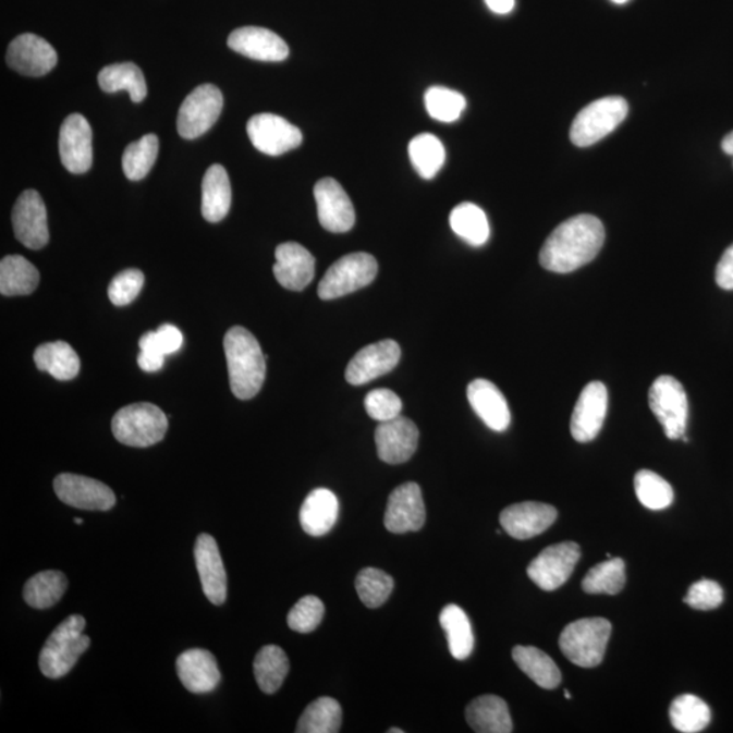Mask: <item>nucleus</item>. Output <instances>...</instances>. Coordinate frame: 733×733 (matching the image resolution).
Listing matches in <instances>:
<instances>
[{"instance_id":"obj_8","label":"nucleus","mask_w":733,"mask_h":733,"mask_svg":"<svg viewBox=\"0 0 733 733\" xmlns=\"http://www.w3.org/2000/svg\"><path fill=\"white\" fill-rule=\"evenodd\" d=\"M649 407L671 440L683 438L686 433L688 402L685 389L680 380L670 375L656 378L649 389Z\"/></svg>"},{"instance_id":"obj_48","label":"nucleus","mask_w":733,"mask_h":733,"mask_svg":"<svg viewBox=\"0 0 733 733\" xmlns=\"http://www.w3.org/2000/svg\"><path fill=\"white\" fill-rule=\"evenodd\" d=\"M365 407L369 417L383 423L401 416L402 401L394 391L377 389L366 395Z\"/></svg>"},{"instance_id":"obj_17","label":"nucleus","mask_w":733,"mask_h":733,"mask_svg":"<svg viewBox=\"0 0 733 733\" xmlns=\"http://www.w3.org/2000/svg\"><path fill=\"white\" fill-rule=\"evenodd\" d=\"M426 505L416 482H406L391 492L384 514V527L390 533L422 530L426 523Z\"/></svg>"},{"instance_id":"obj_35","label":"nucleus","mask_w":733,"mask_h":733,"mask_svg":"<svg viewBox=\"0 0 733 733\" xmlns=\"http://www.w3.org/2000/svg\"><path fill=\"white\" fill-rule=\"evenodd\" d=\"M448 643L450 653L456 660H466L474 649V635L471 620L460 606L448 604L439 616Z\"/></svg>"},{"instance_id":"obj_4","label":"nucleus","mask_w":733,"mask_h":733,"mask_svg":"<svg viewBox=\"0 0 733 733\" xmlns=\"http://www.w3.org/2000/svg\"><path fill=\"white\" fill-rule=\"evenodd\" d=\"M168 428V416L148 402L123 407L112 420L114 438L130 448L145 449L161 442Z\"/></svg>"},{"instance_id":"obj_52","label":"nucleus","mask_w":733,"mask_h":733,"mask_svg":"<svg viewBox=\"0 0 733 733\" xmlns=\"http://www.w3.org/2000/svg\"><path fill=\"white\" fill-rule=\"evenodd\" d=\"M137 363H139V367L143 371L156 372L162 368L164 355L161 354V352L141 351L139 357H137Z\"/></svg>"},{"instance_id":"obj_27","label":"nucleus","mask_w":733,"mask_h":733,"mask_svg":"<svg viewBox=\"0 0 733 733\" xmlns=\"http://www.w3.org/2000/svg\"><path fill=\"white\" fill-rule=\"evenodd\" d=\"M339 511V499L332 490L314 489L303 501L300 512L301 526L308 536H327L338 522Z\"/></svg>"},{"instance_id":"obj_44","label":"nucleus","mask_w":733,"mask_h":733,"mask_svg":"<svg viewBox=\"0 0 733 733\" xmlns=\"http://www.w3.org/2000/svg\"><path fill=\"white\" fill-rule=\"evenodd\" d=\"M393 588V577L377 567H365L356 577V591L369 609L380 608L389 599Z\"/></svg>"},{"instance_id":"obj_28","label":"nucleus","mask_w":733,"mask_h":733,"mask_svg":"<svg viewBox=\"0 0 733 733\" xmlns=\"http://www.w3.org/2000/svg\"><path fill=\"white\" fill-rule=\"evenodd\" d=\"M466 720L478 733H511L514 729L509 705L492 694L473 699L466 708Z\"/></svg>"},{"instance_id":"obj_9","label":"nucleus","mask_w":733,"mask_h":733,"mask_svg":"<svg viewBox=\"0 0 733 733\" xmlns=\"http://www.w3.org/2000/svg\"><path fill=\"white\" fill-rule=\"evenodd\" d=\"M223 109V94L213 85L196 87L181 105L178 131L184 139H197L212 129Z\"/></svg>"},{"instance_id":"obj_46","label":"nucleus","mask_w":733,"mask_h":733,"mask_svg":"<svg viewBox=\"0 0 733 733\" xmlns=\"http://www.w3.org/2000/svg\"><path fill=\"white\" fill-rule=\"evenodd\" d=\"M325 604L322 600L307 595L297 600L294 608L291 609L289 616H286V624L292 631L297 633H311L317 630L323 620Z\"/></svg>"},{"instance_id":"obj_13","label":"nucleus","mask_w":733,"mask_h":733,"mask_svg":"<svg viewBox=\"0 0 733 733\" xmlns=\"http://www.w3.org/2000/svg\"><path fill=\"white\" fill-rule=\"evenodd\" d=\"M13 229L16 240L29 249H42L49 241L46 204L40 193L27 190L13 208Z\"/></svg>"},{"instance_id":"obj_29","label":"nucleus","mask_w":733,"mask_h":733,"mask_svg":"<svg viewBox=\"0 0 733 733\" xmlns=\"http://www.w3.org/2000/svg\"><path fill=\"white\" fill-rule=\"evenodd\" d=\"M231 207V185L222 164L209 167L203 180L201 212L209 223L228 217Z\"/></svg>"},{"instance_id":"obj_22","label":"nucleus","mask_w":733,"mask_h":733,"mask_svg":"<svg viewBox=\"0 0 733 733\" xmlns=\"http://www.w3.org/2000/svg\"><path fill=\"white\" fill-rule=\"evenodd\" d=\"M555 520L554 506L537 503V501H525V503L506 506L500 515L501 527L504 532L521 541L547 532Z\"/></svg>"},{"instance_id":"obj_43","label":"nucleus","mask_w":733,"mask_h":733,"mask_svg":"<svg viewBox=\"0 0 733 733\" xmlns=\"http://www.w3.org/2000/svg\"><path fill=\"white\" fill-rule=\"evenodd\" d=\"M637 499L645 509L661 511L674 503V489L663 477L650 471H640L635 477Z\"/></svg>"},{"instance_id":"obj_21","label":"nucleus","mask_w":733,"mask_h":733,"mask_svg":"<svg viewBox=\"0 0 733 733\" xmlns=\"http://www.w3.org/2000/svg\"><path fill=\"white\" fill-rule=\"evenodd\" d=\"M400 359L401 349L394 340L379 341L357 352L346 367L345 378L351 384H366L393 371Z\"/></svg>"},{"instance_id":"obj_54","label":"nucleus","mask_w":733,"mask_h":733,"mask_svg":"<svg viewBox=\"0 0 733 733\" xmlns=\"http://www.w3.org/2000/svg\"><path fill=\"white\" fill-rule=\"evenodd\" d=\"M721 148H723L725 154L733 157V132L724 137Z\"/></svg>"},{"instance_id":"obj_34","label":"nucleus","mask_w":733,"mask_h":733,"mask_svg":"<svg viewBox=\"0 0 733 733\" xmlns=\"http://www.w3.org/2000/svg\"><path fill=\"white\" fill-rule=\"evenodd\" d=\"M98 84L103 91L126 90L134 102H142L147 96V84L142 70L134 63L108 65L99 71Z\"/></svg>"},{"instance_id":"obj_33","label":"nucleus","mask_w":733,"mask_h":733,"mask_svg":"<svg viewBox=\"0 0 733 733\" xmlns=\"http://www.w3.org/2000/svg\"><path fill=\"white\" fill-rule=\"evenodd\" d=\"M253 669H255V677L261 692L274 694L289 675L290 660L278 645H266L258 650Z\"/></svg>"},{"instance_id":"obj_23","label":"nucleus","mask_w":733,"mask_h":733,"mask_svg":"<svg viewBox=\"0 0 733 733\" xmlns=\"http://www.w3.org/2000/svg\"><path fill=\"white\" fill-rule=\"evenodd\" d=\"M228 46L258 62H283L290 54V48L283 38L258 26H245L234 30L229 36Z\"/></svg>"},{"instance_id":"obj_40","label":"nucleus","mask_w":733,"mask_h":733,"mask_svg":"<svg viewBox=\"0 0 733 733\" xmlns=\"http://www.w3.org/2000/svg\"><path fill=\"white\" fill-rule=\"evenodd\" d=\"M411 162L418 175L432 180L440 172L445 161V151L442 142L432 134H420L407 147Z\"/></svg>"},{"instance_id":"obj_10","label":"nucleus","mask_w":733,"mask_h":733,"mask_svg":"<svg viewBox=\"0 0 733 733\" xmlns=\"http://www.w3.org/2000/svg\"><path fill=\"white\" fill-rule=\"evenodd\" d=\"M581 555V548L575 542L553 545L530 562L527 575L543 591H554L571 577Z\"/></svg>"},{"instance_id":"obj_31","label":"nucleus","mask_w":733,"mask_h":733,"mask_svg":"<svg viewBox=\"0 0 733 733\" xmlns=\"http://www.w3.org/2000/svg\"><path fill=\"white\" fill-rule=\"evenodd\" d=\"M512 658H514L516 665L539 687L551 691V688L560 685L561 671L553 659L543 650L520 645L512 650Z\"/></svg>"},{"instance_id":"obj_56","label":"nucleus","mask_w":733,"mask_h":733,"mask_svg":"<svg viewBox=\"0 0 733 733\" xmlns=\"http://www.w3.org/2000/svg\"><path fill=\"white\" fill-rule=\"evenodd\" d=\"M74 521H75V525H78V526L84 525V521H82L81 517H75Z\"/></svg>"},{"instance_id":"obj_55","label":"nucleus","mask_w":733,"mask_h":733,"mask_svg":"<svg viewBox=\"0 0 733 733\" xmlns=\"http://www.w3.org/2000/svg\"><path fill=\"white\" fill-rule=\"evenodd\" d=\"M611 2H613L615 4H624L626 2H630V0H611Z\"/></svg>"},{"instance_id":"obj_14","label":"nucleus","mask_w":733,"mask_h":733,"mask_svg":"<svg viewBox=\"0 0 733 733\" xmlns=\"http://www.w3.org/2000/svg\"><path fill=\"white\" fill-rule=\"evenodd\" d=\"M609 394L602 382H591L583 389L571 418V433L578 443L592 442L608 415Z\"/></svg>"},{"instance_id":"obj_26","label":"nucleus","mask_w":733,"mask_h":733,"mask_svg":"<svg viewBox=\"0 0 733 733\" xmlns=\"http://www.w3.org/2000/svg\"><path fill=\"white\" fill-rule=\"evenodd\" d=\"M467 400L485 426L494 432H504L511 424V412L498 386L487 379L473 380L467 388Z\"/></svg>"},{"instance_id":"obj_16","label":"nucleus","mask_w":733,"mask_h":733,"mask_svg":"<svg viewBox=\"0 0 733 733\" xmlns=\"http://www.w3.org/2000/svg\"><path fill=\"white\" fill-rule=\"evenodd\" d=\"M318 208V219L330 233H346L354 228L355 208L344 187L334 179L319 180L314 186Z\"/></svg>"},{"instance_id":"obj_20","label":"nucleus","mask_w":733,"mask_h":733,"mask_svg":"<svg viewBox=\"0 0 733 733\" xmlns=\"http://www.w3.org/2000/svg\"><path fill=\"white\" fill-rule=\"evenodd\" d=\"M195 561L204 595L215 606L228 599V575L217 541L209 534H200L195 543Z\"/></svg>"},{"instance_id":"obj_24","label":"nucleus","mask_w":733,"mask_h":733,"mask_svg":"<svg viewBox=\"0 0 733 733\" xmlns=\"http://www.w3.org/2000/svg\"><path fill=\"white\" fill-rule=\"evenodd\" d=\"M273 273L281 286L290 291L305 290L316 274V258L296 242H285L274 253Z\"/></svg>"},{"instance_id":"obj_53","label":"nucleus","mask_w":733,"mask_h":733,"mask_svg":"<svg viewBox=\"0 0 733 733\" xmlns=\"http://www.w3.org/2000/svg\"><path fill=\"white\" fill-rule=\"evenodd\" d=\"M485 3L490 11L500 15L510 14L515 8V0H485Z\"/></svg>"},{"instance_id":"obj_25","label":"nucleus","mask_w":733,"mask_h":733,"mask_svg":"<svg viewBox=\"0 0 733 733\" xmlns=\"http://www.w3.org/2000/svg\"><path fill=\"white\" fill-rule=\"evenodd\" d=\"M178 675L186 691L193 694L212 693L222 680L215 656L200 648L187 649L179 656Z\"/></svg>"},{"instance_id":"obj_11","label":"nucleus","mask_w":733,"mask_h":733,"mask_svg":"<svg viewBox=\"0 0 733 733\" xmlns=\"http://www.w3.org/2000/svg\"><path fill=\"white\" fill-rule=\"evenodd\" d=\"M253 146L267 156L279 157L302 145L300 129L278 114L253 115L246 126Z\"/></svg>"},{"instance_id":"obj_58","label":"nucleus","mask_w":733,"mask_h":733,"mask_svg":"<svg viewBox=\"0 0 733 733\" xmlns=\"http://www.w3.org/2000/svg\"><path fill=\"white\" fill-rule=\"evenodd\" d=\"M565 698H566V699H571V698H572L571 693L567 692V691H565Z\"/></svg>"},{"instance_id":"obj_45","label":"nucleus","mask_w":733,"mask_h":733,"mask_svg":"<svg viewBox=\"0 0 733 733\" xmlns=\"http://www.w3.org/2000/svg\"><path fill=\"white\" fill-rule=\"evenodd\" d=\"M427 112L432 119L442 123H454L466 109V98L461 93L448 87L433 86L424 96Z\"/></svg>"},{"instance_id":"obj_7","label":"nucleus","mask_w":733,"mask_h":733,"mask_svg":"<svg viewBox=\"0 0 733 733\" xmlns=\"http://www.w3.org/2000/svg\"><path fill=\"white\" fill-rule=\"evenodd\" d=\"M378 274V262L368 253H352L341 257L325 273L318 285L322 301L338 300L371 284Z\"/></svg>"},{"instance_id":"obj_36","label":"nucleus","mask_w":733,"mask_h":733,"mask_svg":"<svg viewBox=\"0 0 733 733\" xmlns=\"http://www.w3.org/2000/svg\"><path fill=\"white\" fill-rule=\"evenodd\" d=\"M69 582L63 572L46 571L29 578L24 587V599L33 609L52 608L62 599Z\"/></svg>"},{"instance_id":"obj_50","label":"nucleus","mask_w":733,"mask_h":733,"mask_svg":"<svg viewBox=\"0 0 733 733\" xmlns=\"http://www.w3.org/2000/svg\"><path fill=\"white\" fill-rule=\"evenodd\" d=\"M159 349L164 355L175 354L183 345V333L174 325L164 323L156 330Z\"/></svg>"},{"instance_id":"obj_1","label":"nucleus","mask_w":733,"mask_h":733,"mask_svg":"<svg viewBox=\"0 0 733 733\" xmlns=\"http://www.w3.org/2000/svg\"><path fill=\"white\" fill-rule=\"evenodd\" d=\"M602 222L592 215H577L561 223L545 242L539 262L554 273H571L591 262L604 244Z\"/></svg>"},{"instance_id":"obj_57","label":"nucleus","mask_w":733,"mask_h":733,"mask_svg":"<svg viewBox=\"0 0 733 733\" xmlns=\"http://www.w3.org/2000/svg\"><path fill=\"white\" fill-rule=\"evenodd\" d=\"M389 733H404V731H402L400 729H391V730H389Z\"/></svg>"},{"instance_id":"obj_37","label":"nucleus","mask_w":733,"mask_h":733,"mask_svg":"<svg viewBox=\"0 0 733 733\" xmlns=\"http://www.w3.org/2000/svg\"><path fill=\"white\" fill-rule=\"evenodd\" d=\"M450 225L454 233L472 246L487 244L490 228L487 215L473 203H462L450 213Z\"/></svg>"},{"instance_id":"obj_2","label":"nucleus","mask_w":733,"mask_h":733,"mask_svg":"<svg viewBox=\"0 0 733 733\" xmlns=\"http://www.w3.org/2000/svg\"><path fill=\"white\" fill-rule=\"evenodd\" d=\"M231 391L240 400H251L260 393L266 380V356L249 330L231 328L224 335Z\"/></svg>"},{"instance_id":"obj_38","label":"nucleus","mask_w":733,"mask_h":733,"mask_svg":"<svg viewBox=\"0 0 733 733\" xmlns=\"http://www.w3.org/2000/svg\"><path fill=\"white\" fill-rule=\"evenodd\" d=\"M343 723V710L334 698L321 697L308 705L297 721V733H335Z\"/></svg>"},{"instance_id":"obj_30","label":"nucleus","mask_w":733,"mask_h":733,"mask_svg":"<svg viewBox=\"0 0 733 733\" xmlns=\"http://www.w3.org/2000/svg\"><path fill=\"white\" fill-rule=\"evenodd\" d=\"M35 363L38 369L52 375L58 380H71L80 374L81 361L73 346L64 341L46 343L35 352Z\"/></svg>"},{"instance_id":"obj_6","label":"nucleus","mask_w":733,"mask_h":733,"mask_svg":"<svg viewBox=\"0 0 733 733\" xmlns=\"http://www.w3.org/2000/svg\"><path fill=\"white\" fill-rule=\"evenodd\" d=\"M630 112V105L622 97L598 99L584 108L573 120L571 141L577 147H589L619 129Z\"/></svg>"},{"instance_id":"obj_3","label":"nucleus","mask_w":733,"mask_h":733,"mask_svg":"<svg viewBox=\"0 0 733 733\" xmlns=\"http://www.w3.org/2000/svg\"><path fill=\"white\" fill-rule=\"evenodd\" d=\"M86 620L82 615H71L48 637L38 658L44 675L59 680L68 675L82 655L90 647V637L84 631Z\"/></svg>"},{"instance_id":"obj_41","label":"nucleus","mask_w":733,"mask_h":733,"mask_svg":"<svg viewBox=\"0 0 733 733\" xmlns=\"http://www.w3.org/2000/svg\"><path fill=\"white\" fill-rule=\"evenodd\" d=\"M626 583L625 561L609 559L588 571L583 578V591L589 595H616Z\"/></svg>"},{"instance_id":"obj_47","label":"nucleus","mask_w":733,"mask_h":733,"mask_svg":"<svg viewBox=\"0 0 733 733\" xmlns=\"http://www.w3.org/2000/svg\"><path fill=\"white\" fill-rule=\"evenodd\" d=\"M145 284V274L139 269H125L112 280L108 289L110 302L114 306H126L141 294Z\"/></svg>"},{"instance_id":"obj_12","label":"nucleus","mask_w":733,"mask_h":733,"mask_svg":"<svg viewBox=\"0 0 733 733\" xmlns=\"http://www.w3.org/2000/svg\"><path fill=\"white\" fill-rule=\"evenodd\" d=\"M53 489L60 501L74 509L109 511L115 505V496L108 485L78 474H59L54 478Z\"/></svg>"},{"instance_id":"obj_5","label":"nucleus","mask_w":733,"mask_h":733,"mask_svg":"<svg viewBox=\"0 0 733 733\" xmlns=\"http://www.w3.org/2000/svg\"><path fill=\"white\" fill-rule=\"evenodd\" d=\"M610 635L611 624L608 620H578L562 631L560 648L573 664L592 669L602 663Z\"/></svg>"},{"instance_id":"obj_49","label":"nucleus","mask_w":733,"mask_h":733,"mask_svg":"<svg viewBox=\"0 0 733 733\" xmlns=\"http://www.w3.org/2000/svg\"><path fill=\"white\" fill-rule=\"evenodd\" d=\"M685 603L696 610L718 609L724 600L723 588L713 581H699L694 583L686 594Z\"/></svg>"},{"instance_id":"obj_15","label":"nucleus","mask_w":733,"mask_h":733,"mask_svg":"<svg viewBox=\"0 0 733 733\" xmlns=\"http://www.w3.org/2000/svg\"><path fill=\"white\" fill-rule=\"evenodd\" d=\"M59 154L63 167L73 174L86 173L93 164V132L80 113L64 120L59 134Z\"/></svg>"},{"instance_id":"obj_18","label":"nucleus","mask_w":733,"mask_h":733,"mask_svg":"<svg viewBox=\"0 0 733 733\" xmlns=\"http://www.w3.org/2000/svg\"><path fill=\"white\" fill-rule=\"evenodd\" d=\"M5 60L16 73L42 76L58 64V53L42 37L25 33L10 42Z\"/></svg>"},{"instance_id":"obj_51","label":"nucleus","mask_w":733,"mask_h":733,"mask_svg":"<svg viewBox=\"0 0 733 733\" xmlns=\"http://www.w3.org/2000/svg\"><path fill=\"white\" fill-rule=\"evenodd\" d=\"M716 283L720 289L733 291V245L724 252L716 268Z\"/></svg>"},{"instance_id":"obj_39","label":"nucleus","mask_w":733,"mask_h":733,"mask_svg":"<svg viewBox=\"0 0 733 733\" xmlns=\"http://www.w3.org/2000/svg\"><path fill=\"white\" fill-rule=\"evenodd\" d=\"M712 713L701 698L693 694H683L671 704L670 720L676 731L683 733L701 732L710 723Z\"/></svg>"},{"instance_id":"obj_32","label":"nucleus","mask_w":733,"mask_h":733,"mask_svg":"<svg viewBox=\"0 0 733 733\" xmlns=\"http://www.w3.org/2000/svg\"><path fill=\"white\" fill-rule=\"evenodd\" d=\"M40 283V273L22 256H8L0 262V292L4 296L29 295Z\"/></svg>"},{"instance_id":"obj_42","label":"nucleus","mask_w":733,"mask_h":733,"mask_svg":"<svg viewBox=\"0 0 733 733\" xmlns=\"http://www.w3.org/2000/svg\"><path fill=\"white\" fill-rule=\"evenodd\" d=\"M159 152L158 136L148 134L131 143L123 154V172L131 181L146 178L157 161Z\"/></svg>"},{"instance_id":"obj_19","label":"nucleus","mask_w":733,"mask_h":733,"mask_svg":"<svg viewBox=\"0 0 733 733\" xmlns=\"http://www.w3.org/2000/svg\"><path fill=\"white\" fill-rule=\"evenodd\" d=\"M418 437L420 433L416 424L410 418L399 416L393 420L379 423L375 429L379 459L389 465H400L410 461L416 453Z\"/></svg>"}]
</instances>
